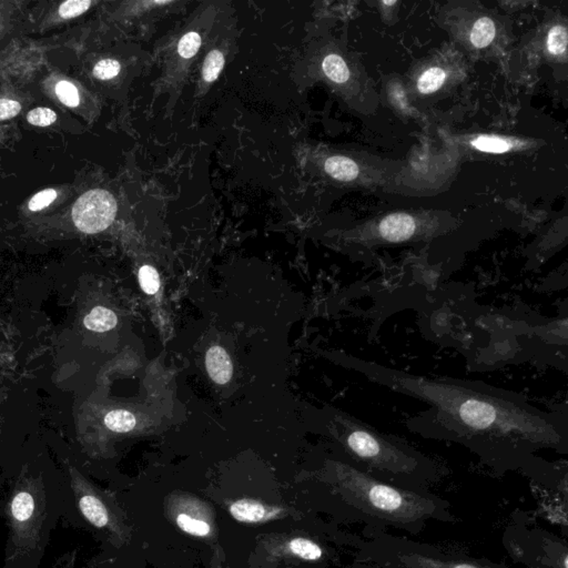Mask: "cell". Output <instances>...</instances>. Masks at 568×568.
<instances>
[{
    "instance_id": "6da1fadb",
    "label": "cell",
    "mask_w": 568,
    "mask_h": 568,
    "mask_svg": "<svg viewBox=\"0 0 568 568\" xmlns=\"http://www.w3.org/2000/svg\"><path fill=\"white\" fill-rule=\"evenodd\" d=\"M366 380L423 402L428 408L406 420L412 433L458 444L495 475L524 474L538 485L567 484L559 466L542 450L568 454V414L538 408L513 391L482 381L423 376L348 356Z\"/></svg>"
},
{
    "instance_id": "7a4b0ae2",
    "label": "cell",
    "mask_w": 568,
    "mask_h": 568,
    "mask_svg": "<svg viewBox=\"0 0 568 568\" xmlns=\"http://www.w3.org/2000/svg\"><path fill=\"white\" fill-rule=\"evenodd\" d=\"M320 483L336 502L341 517L364 528H394L416 535L428 524L458 521L445 498L381 481L354 468L342 455L323 468Z\"/></svg>"
},
{
    "instance_id": "3957f363",
    "label": "cell",
    "mask_w": 568,
    "mask_h": 568,
    "mask_svg": "<svg viewBox=\"0 0 568 568\" xmlns=\"http://www.w3.org/2000/svg\"><path fill=\"white\" fill-rule=\"evenodd\" d=\"M0 491V518L7 527L3 568H41L58 523L67 515L63 475L24 466Z\"/></svg>"
},
{
    "instance_id": "277c9868",
    "label": "cell",
    "mask_w": 568,
    "mask_h": 568,
    "mask_svg": "<svg viewBox=\"0 0 568 568\" xmlns=\"http://www.w3.org/2000/svg\"><path fill=\"white\" fill-rule=\"evenodd\" d=\"M336 438L341 455L360 471L410 491L430 492L448 477L450 468L404 438L386 434L362 420L339 416Z\"/></svg>"
},
{
    "instance_id": "5b68a950",
    "label": "cell",
    "mask_w": 568,
    "mask_h": 568,
    "mask_svg": "<svg viewBox=\"0 0 568 568\" xmlns=\"http://www.w3.org/2000/svg\"><path fill=\"white\" fill-rule=\"evenodd\" d=\"M348 545L353 551L351 568H507L485 558L394 535L388 530L364 528L361 535H348Z\"/></svg>"
},
{
    "instance_id": "8992f818",
    "label": "cell",
    "mask_w": 568,
    "mask_h": 568,
    "mask_svg": "<svg viewBox=\"0 0 568 568\" xmlns=\"http://www.w3.org/2000/svg\"><path fill=\"white\" fill-rule=\"evenodd\" d=\"M503 544L514 562L527 568H568L567 544L542 528L512 522L504 532Z\"/></svg>"
},
{
    "instance_id": "52a82bcc",
    "label": "cell",
    "mask_w": 568,
    "mask_h": 568,
    "mask_svg": "<svg viewBox=\"0 0 568 568\" xmlns=\"http://www.w3.org/2000/svg\"><path fill=\"white\" fill-rule=\"evenodd\" d=\"M165 514L175 527L193 537L215 542L218 524L215 510L202 498L189 493H172L165 500Z\"/></svg>"
},
{
    "instance_id": "ba28073f",
    "label": "cell",
    "mask_w": 568,
    "mask_h": 568,
    "mask_svg": "<svg viewBox=\"0 0 568 568\" xmlns=\"http://www.w3.org/2000/svg\"><path fill=\"white\" fill-rule=\"evenodd\" d=\"M117 202L111 193L95 189L83 193L73 205V219L81 232H101L113 222Z\"/></svg>"
},
{
    "instance_id": "9c48e42d",
    "label": "cell",
    "mask_w": 568,
    "mask_h": 568,
    "mask_svg": "<svg viewBox=\"0 0 568 568\" xmlns=\"http://www.w3.org/2000/svg\"><path fill=\"white\" fill-rule=\"evenodd\" d=\"M270 553L283 556L289 559L304 562V563L326 564L339 562L338 552L319 541L316 538L304 535H293L273 541Z\"/></svg>"
},
{
    "instance_id": "30bf717a",
    "label": "cell",
    "mask_w": 568,
    "mask_h": 568,
    "mask_svg": "<svg viewBox=\"0 0 568 568\" xmlns=\"http://www.w3.org/2000/svg\"><path fill=\"white\" fill-rule=\"evenodd\" d=\"M228 511L236 521L244 524H264L288 516V508L272 505L253 498H240L231 502Z\"/></svg>"
},
{
    "instance_id": "8fae6325",
    "label": "cell",
    "mask_w": 568,
    "mask_h": 568,
    "mask_svg": "<svg viewBox=\"0 0 568 568\" xmlns=\"http://www.w3.org/2000/svg\"><path fill=\"white\" fill-rule=\"evenodd\" d=\"M416 231L415 219L408 213L386 215L378 224V234L388 243L406 242L415 236Z\"/></svg>"
},
{
    "instance_id": "7c38bea8",
    "label": "cell",
    "mask_w": 568,
    "mask_h": 568,
    "mask_svg": "<svg viewBox=\"0 0 568 568\" xmlns=\"http://www.w3.org/2000/svg\"><path fill=\"white\" fill-rule=\"evenodd\" d=\"M205 364L209 374L218 384L228 383L232 376V363L230 356L220 346H213L207 353Z\"/></svg>"
},
{
    "instance_id": "4fadbf2b",
    "label": "cell",
    "mask_w": 568,
    "mask_h": 568,
    "mask_svg": "<svg viewBox=\"0 0 568 568\" xmlns=\"http://www.w3.org/2000/svg\"><path fill=\"white\" fill-rule=\"evenodd\" d=\"M326 172L339 181H352L358 178V165L352 159L336 155L331 157L326 161L324 165Z\"/></svg>"
},
{
    "instance_id": "5bb4252c",
    "label": "cell",
    "mask_w": 568,
    "mask_h": 568,
    "mask_svg": "<svg viewBox=\"0 0 568 568\" xmlns=\"http://www.w3.org/2000/svg\"><path fill=\"white\" fill-rule=\"evenodd\" d=\"M118 319L113 311L103 306H95L85 318L83 324L89 330L95 332H107L115 328Z\"/></svg>"
},
{
    "instance_id": "9a60e30c",
    "label": "cell",
    "mask_w": 568,
    "mask_h": 568,
    "mask_svg": "<svg viewBox=\"0 0 568 568\" xmlns=\"http://www.w3.org/2000/svg\"><path fill=\"white\" fill-rule=\"evenodd\" d=\"M496 35L495 24L491 18L482 17L474 24L471 31L472 45L478 49L487 47Z\"/></svg>"
},
{
    "instance_id": "2e32d148",
    "label": "cell",
    "mask_w": 568,
    "mask_h": 568,
    "mask_svg": "<svg viewBox=\"0 0 568 568\" xmlns=\"http://www.w3.org/2000/svg\"><path fill=\"white\" fill-rule=\"evenodd\" d=\"M323 71L330 78L331 81L336 83H344L350 78V71L344 58L339 55L326 56L322 63Z\"/></svg>"
},
{
    "instance_id": "e0dca14e",
    "label": "cell",
    "mask_w": 568,
    "mask_h": 568,
    "mask_svg": "<svg viewBox=\"0 0 568 568\" xmlns=\"http://www.w3.org/2000/svg\"><path fill=\"white\" fill-rule=\"evenodd\" d=\"M472 145L477 150L488 153H505L513 148V143L496 135H480L472 141Z\"/></svg>"
},
{
    "instance_id": "ac0fdd59",
    "label": "cell",
    "mask_w": 568,
    "mask_h": 568,
    "mask_svg": "<svg viewBox=\"0 0 568 568\" xmlns=\"http://www.w3.org/2000/svg\"><path fill=\"white\" fill-rule=\"evenodd\" d=\"M105 424L108 428L117 433H127L135 425L133 413L125 410H111L105 415Z\"/></svg>"
},
{
    "instance_id": "d6986e66",
    "label": "cell",
    "mask_w": 568,
    "mask_h": 568,
    "mask_svg": "<svg viewBox=\"0 0 568 568\" xmlns=\"http://www.w3.org/2000/svg\"><path fill=\"white\" fill-rule=\"evenodd\" d=\"M446 73L440 68H430L420 75L418 81V89L423 95L435 93L443 86Z\"/></svg>"
},
{
    "instance_id": "ffe728a7",
    "label": "cell",
    "mask_w": 568,
    "mask_h": 568,
    "mask_svg": "<svg viewBox=\"0 0 568 568\" xmlns=\"http://www.w3.org/2000/svg\"><path fill=\"white\" fill-rule=\"evenodd\" d=\"M224 67V57L223 53L219 51H210L205 57V63L202 67V76L207 83H213L218 79Z\"/></svg>"
},
{
    "instance_id": "44dd1931",
    "label": "cell",
    "mask_w": 568,
    "mask_h": 568,
    "mask_svg": "<svg viewBox=\"0 0 568 568\" xmlns=\"http://www.w3.org/2000/svg\"><path fill=\"white\" fill-rule=\"evenodd\" d=\"M547 49L552 55L563 56L567 51V29L558 25L552 28L547 36Z\"/></svg>"
},
{
    "instance_id": "7402d4cb",
    "label": "cell",
    "mask_w": 568,
    "mask_h": 568,
    "mask_svg": "<svg viewBox=\"0 0 568 568\" xmlns=\"http://www.w3.org/2000/svg\"><path fill=\"white\" fill-rule=\"evenodd\" d=\"M139 282L141 288L148 294H155L160 288L158 272L150 266H145L139 271Z\"/></svg>"
},
{
    "instance_id": "603a6c76",
    "label": "cell",
    "mask_w": 568,
    "mask_h": 568,
    "mask_svg": "<svg viewBox=\"0 0 568 568\" xmlns=\"http://www.w3.org/2000/svg\"><path fill=\"white\" fill-rule=\"evenodd\" d=\"M201 46V37L199 33L191 31L185 33L179 41L178 53L185 59H190L195 53H198Z\"/></svg>"
},
{
    "instance_id": "cb8c5ba5",
    "label": "cell",
    "mask_w": 568,
    "mask_h": 568,
    "mask_svg": "<svg viewBox=\"0 0 568 568\" xmlns=\"http://www.w3.org/2000/svg\"><path fill=\"white\" fill-rule=\"evenodd\" d=\"M56 95L61 103L68 107H77L79 105V93L77 88L68 81H61L56 86Z\"/></svg>"
},
{
    "instance_id": "d4e9b609",
    "label": "cell",
    "mask_w": 568,
    "mask_h": 568,
    "mask_svg": "<svg viewBox=\"0 0 568 568\" xmlns=\"http://www.w3.org/2000/svg\"><path fill=\"white\" fill-rule=\"evenodd\" d=\"M120 63L113 59L99 61L93 68V76L100 81H109L120 73Z\"/></svg>"
},
{
    "instance_id": "484cf974",
    "label": "cell",
    "mask_w": 568,
    "mask_h": 568,
    "mask_svg": "<svg viewBox=\"0 0 568 568\" xmlns=\"http://www.w3.org/2000/svg\"><path fill=\"white\" fill-rule=\"evenodd\" d=\"M28 121L37 127H48L57 120V115L48 108H37L27 115Z\"/></svg>"
},
{
    "instance_id": "4316f807",
    "label": "cell",
    "mask_w": 568,
    "mask_h": 568,
    "mask_svg": "<svg viewBox=\"0 0 568 568\" xmlns=\"http://www.w3.org/2000/svg\"><path fill=\"white\" fill-rule=\"evenodd\" d=\"M91 6V0H69L59 7V14L66 19L77 17L87 11L88 8Z\"/></svg>"
},
{
    "instance_id": "83f0119b",
    "label": "cell",
    "mask_w": 568,
    "mask_h": 568,
    "mask_svg": "<svg viewBox=\"0 0 568 568\" xmlns=\"http://www.w3.org/2000/svg\"><path fill=\"white\" fill-rule=\"evenodd\" d=\"M57 192L53 189H47L33 195V199L29 201V209L31 211H41L47 208L48 205L56 200Z\"/></svg>"
},
{
    "instance_id": "f1b7e54d",
    "label": "cell",
    "mask_w": 568,
    "mask_h": 568,
    "mask_svg": "<svg viewBox=\"0 0 568 568\" xmlns=\"http://www.w3.org/2000/svg\"><path fill=\"white\" fill-rule=\"evenodd\" d=\"M21 103L11 99H0V120L14 118L21 113Z\"/></svg>"
},
{
    "instance_id": "f546056e",
    "label": "cell",
    "mask_w": 568,
    "mask_h": 568,
    "mask_svg": "<svg viewBox=\"0 0 568 568\" xmlns=\"http://www.w3.org/2000/svg\"><path fill=\"white\" fill-rule=\"evenodd\" d=\"M56 568H75V553L67 554L57 562Z\"/></svg>"
},
{
    "instance_id": "4dcf8cb0",
    "label": "cell",
    "mask_w": 568,
    "mask_h": 568,
    "mask_svg": "<svg viewBox=\"0 0 568 568\" xmlns=\"http://www.w3.org/2000/svg\"><path fill=\"white\" fill-rule=\"evenodd\" d=\"M383 4L384 5L392 6L394 5V4H396V1H384Z\"/></svg>"
}]
</instances>
